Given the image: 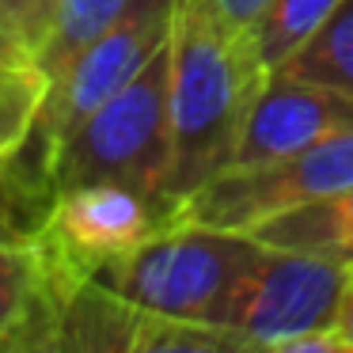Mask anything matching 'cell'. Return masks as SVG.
Masks as SVG:
<instances>
[{
    "label": "cell",
    "mask_w": 353,
    "mask_h": 353,
    "mask_svg": "<svg viewBox=\"0 0 353 353\" xmlns=\"http://www.w3.org/2000/svg\"><path fill=\"white\" fill-rule=\"evenodd\" d=\"M251 34H232L198 0H179L171 31V175L168 194L186 205L232 168L251 107L266 84Z\"/></svg>",
    "instance_id": "1"
},
{
    "label": "cell",
    "mask_w": 353,
    "mask_h": 353,
    "mask_svg": "<svg viewBox=\"0 0 353 353\" xmlns=\"http://www.w3.org/2000/svg\"><path fill=\"white\" fill-rule=\"evenodd\" d=\"M171 175V42L99 110L57 145L50 183L57 190L88 183H122L168 198Z\"/></svg>",
    "instance_id": "2"
},
{
    "label": "cell",
    "mask_w": 353,
    "mask_h": 353,
    "mask_svg": "<svg viewBox=\"0 0 353 353\" xmlns=\"http://www.w3.org/2000/svg\"><path fill=\"white\" fill-rule=\"evenodd\" d=\"M175 16H179V0H130L122 16L46 84L31 133L4 160L16 163L27 179H34L39 186H46L54 194L50 163H54L57 145L92 110H99L114 92H122L168 46L171 31H175Z\"/></svg>",
    "instance_id": "3"
},
{
    "label": "cell",
    "mask_w": 353,
    "mask_h": 353,
    "mask_svg": "<svg viewBox=\"0 0 353 353\" xmlns=\"http://www.w3.org/2000/svg\"><path fill=\"white\" fill-rule=\"evenodd\" d=\"M259 247L262 243L247 232L179 221L95 277L141 312L216 327L232 285L251 266Z\"/></svg>",
    "instance_id": "4"
},
{
    "label": "cell",
    "mask_w": 353,
    "mask_h": 353,
    "mask_svg": "<svg viewBox=\"0 0 353 353\" xmlns=\"http://www.w3.org/2000/svg\"><path fill=\"white\" fill-rule=\"evenodd\" d=\"M350 277V262L262 243L251 266L232 285L216 327L243 338L247 350L281 353L285 342L300 334L334 330Z\"/></svg>",
    "instance_id": "5"
},
{
    "label": "cell",
    "mask_w": 353,
    "mask_h": 353,
    "mask_svg": "<svg viewBox=\"0 0 353 353\" xmlns=\"http://www.w3.org/2000/svg\"><path fill=\"white\" fill-rule=\"evenodd\" d=\"M353 186V130L323 137L300 152L251 168H228L183 205V221L224 232H251L277 213Z\"/></svg>",
    "instance_id": "6"
},
{
    "label": "cell",
    "mask_w": 353,
    "mask_h": 353,
    "mask_svg": "<svg viewBox=\"0 0 353 353\" xmlns=\"http://www.w3.org/2000/svg\"><path fill=\"white\" fill-rule=\"evenodd\" d=\"M179 221V201L152 198L122 183H88L57 190L46 224L34 239L46 259L80 285Z\"/></svg>",
    "instance_id": "7"
},
{
    "label": "cell",
    "mask_w": 353,
    "mask_h": 353,
    "mask_svg": "<svg viewBox=\"0 0 353 353\" xmlns=\"http://www.w3.org/2000/svg\"><path fill=\"white\" fill-rule=\"evenodd\" d=\"M342 130H353V95L304 84L285 72H270L243 125L232 168H251L300 152Z\"/></svg>",
    "instance_id": "8"
},
{
    "label": "cell",
    "mask_w": 353,
    "mask_h": 353,
    "mask_svg": "<svg viewBox=\"0 0 353 353\" xmlns=\"http://www.w3.org/2000/svg\"><path fill=\"white\" fill-rule=\"evenodd\" d=\"M77 281L61 274L39 239L0 243V350H54V334Z\"/></svg>",
    "instance_id": "9"
},
{
    "label": "cell",
    "mask_w": 353,
    "mask_h": 353,
    "mask_svg": "<svg viewBox=\"0 0 353 353\" xmlns=\"http://www.w3.org/2000/svg\"><path fill=\"white\" fill-rule=\"evenodd\" d=\"M141 312L125 296H118L99 277H88L77 285L61 312L54 334V350L61 353H137Z\"/></svg>",
    "instance_id": "10"
},
{
    "label": "cell",
    "mask_w": 353,
    "mask_h": 353,
    "mask_svg": "<svg viewBox=\"0 0 353 353\" xmlns=\"http://www.w3.org/2000/svg\"><path fill=\"white\" fill-rule=\"evenodd\" d=\"M247 236H254L266 247H289V251L323 254V259L353 266V186L270 216Z\"/></svg>",
    "instance_id": "11"
},
{
    "label": "cell",
    "mask_w": 353,
    "mask_h": 353,
    "mask_svg": "<svg viewBox=\"0 0 353 353\" xmlns=\"http://www.w3.org/2000/svg\"><path fill=\"white\" fill-rule=\"evenodd\" d=\"M130 0H57L54 16L34 46L31 65L42 72V80H54L80 50H88L118 16L125 12Z\"/></svg>",
    "instance_id": "12"
},
{
    "label": "cell",
    "mask_w": 353,
    "mask_h": 353,
    "mask_svg": "<svg viewBox=\"0 0 353 353\" xmlns=\"http://www.w3.org/2000/svg\"><path fill=\"white\" fill-rule=\"evenodd\" d=\"M274 72L353 95V0H338L319 31Z\"/></svg>",
    "instance_id": "13"
},
{
    "label": "cell",
    "mask_w": 353,
    "mask_h": 353,
    "mask_svg": "<svg viewBox=\"0 0 353 353\" xmlns=\"http://www.w3.org/2000/svg\"><path fill=\"white\" fill-rule=\"evenodd\" d=\"M338 0H270L262 8L259 23L251 27V46L266 72L285 65L334 12Z\"/></svg>",
    "instance_id": "14"
},
{
    "label": "cell",
    "mask_w": 353,
    "mask_h": 353,
    "mask_svg": "<svg viewBox=\"0 0 353 353\" xmlns=\"http://www.w3.org/2000/svg\"><path fill=\"white\" fill-rule=\"evenodd\" d=\"M57 194L27 179L16 163L0 160V243H23L42 232Z\"/></svg>",
    "instance_id": "15"
},
{
    "label": "cell",
    "mask_w": 353,
    "mask_h": 353,
    "mask_svg": "<svg viewBox=\"0 0 353 353\" xmlns=\"http://www.w3.org/2000/svg\"><path fill=\"white\" fill-rule=\"evenodd\" d=\"M224 350H247L243 338L213 323L194 319H171V315L145 312L137 334V353H224Z\"/></svg>",
    "instance_id": "16"
},
{
    "label": "cell",
    "mask_w": 353,
    "mask_h": 353,
    "mask_svg": "<svg viewBox=\"0 0 353 353\" xmlns=\"http://www.w3.org/2000/svg\"><path fill=\"white\" fill-rule=\"evenodd\" d=\"M57 0H0V57L31 65Z\"/></svg>",
    "instance_id": "17"
},
{
    "label": "cell",
    "mask_w": 353,
    "mask_h": 353,
    "mask_svg": "<svg viewBox=\"0 0 353 353\" xmlns=\"http://www.w3.org/2000/svg\"><path fill=\"white\" fill-rule=\"evenodd\" d=\"M198 4L221 27H228L232 34H251V27L259 23L262 8H266L270 0H198Z\"/></svg>",
    "instance_id": "18"
},
{
    "label": "cell",
    "mask_w": 353,
    "mask_h": 353,
    "mask_svg": "<svg viewBox=\"0 0 353 353\" xmlns=\"http://www.w3.org/2000/svg\"><path fill=\"white\" fill-rule=\"evenodd\" d=\"M334 330H338V338L345 342V350L353 353V277H350V292H345V304H342V315H338Z\"/></svg>",
    "instance_id": "19"
}]
</instances>
